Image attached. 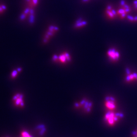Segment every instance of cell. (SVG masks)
<instances>
[{"label": "cell", "mask_w": 137, "mask_h": 137, "mask_svg": "<svg viewBox=\"0 0 137 137\" xmlns=\"http://www.w3.org/2000/svg\"><path fill=\"white\" fill-rule=\"evenodd\" d=\"M119 8L117 10V16L121 20L126 18L131 12L130 5L125 0H120L119 2Z\"/></svg>", "instance_id": "1"}, {"label": "cell", "mask_w": 137, "mask_h": 137, "mask_svg": "<svg viewBox=\"0 0 137 137\" xmlns=\"http://www.w3.org/2000/svg\"><path fill=\"white\" fill-rule=\"evenodd\" d=\"M59 31V28L58 26L56 25H49L43 35L42 43L44 44L48 43Z\"/></svg>", "instance_id": "2"}, {"label": "cell", "mask_w": 137, "mask_h": 137, "mask_svg": "<svg viewBox=\"0 0 137 137\" xmlns=\"http://www.w3.org/2000/svg\"><path fill=\"white\" fill-rule=\"evenodd\" d=\"M34 9L28 6L26 8L20 17L21 20L23 21L27 20L30 24L34 23L35 20V12Z\"/></svg>", "instance_id": "3"}, {"label": "cell", "mask_w": 137, "mask_h": 137, "mask_svg": "<svg viewBox=\"0 0 137 137\" xmlns=\"http://www.w3.org/2000/svg\"><path fill=\"white\" fill-rule=\"evenodd\" d=\"M92 105V103L86 98H83L79 102H75L74 104V106L76 109L82 108L87 113L91 111Z\"/></svg>", "instance_id": "4"}, {"label": "cell", "mask_w": 137, "mask_h": 137, "mask_svg": "<svg viewBox=\"0 0 137 137\" xmlns=\"http://www.w3.org/2000/svg\"><path fill=\"white\" fill-rule=\"evenodd\" d=\"M12 100L14 104L16 107L21 108L25 107L24 96L22 93H16L13 97Z\"/></svg>", "instance_id": "5"}, {"label": "cell", "mask_w": 137, "mask_h": 137, "mask_svg": "<svg viewBox=\"0 0 137 137\" xmlns=\"http://www.w3.org/2000/svg\"><path fill=\"white\" fill-rule=\"evenodd\" d=\"M107 55L110 60L113 62L118 61L120 57V52L114 48H110L108 50Z\"/></svg>", "instance_id": "6"}, {"label": "cell", "mask_w": 137, "mask_h": 137, "mask_svg": "<svg viewBox=\"0 0 137 137\" xmlns=\"http://www.w3.org/2000/svg\"><path fill=\"white\" fill-rule=\"evenodd\" d=\"M105 14L107 17L110 20H113L117 16V10L111 5H108L105 9Z\"/></svg>", "instance_id": "7"}, {"label": "cell", "mask_w": 137, "mask_h": 137, "mask_svg": "<svg viewBox=\"0 0 137 137\" xmlns=\"http://www.w3.org/2000/svg\"><path fill=\"white\" fill-rule=\"evenodd\" d=\"M105 106L109 109H114L116 108V100L112 96H108L105 98Z\"/></svg>", "instance_id": "8"}, {"label": "cell", "mask_w": 137, "mask_h": 137, "mask_svg": "<svg viewBox=\"0 0 137 137\" xmlns=\"http://www.w3.org/2000/svg\"><path fill=\"white\" fill-rule=\"evenodd\" d=\"M88 25V22L87 21L82 18H79L75 21L73 27L75 29H79L86 27Z\"/></svg>", "instance_id": "9"}, {"label": "cell", "mask_w": 137, "mask_h": 137, "mask_svg": "<svg viewBox=\"0 0 137 137\" xmlns=\"http://www.w3.org/2000/svg\"><path fill=\"white\" fill-rule=\"evenodd\" d=\"M125 72L126 73V76L125 79L126 82L137 81V72H133L128 68H126Z\"/></svg>", "instance_id": "10"}, {"label": "cell", "mask_w": 137, "mask_h": 137, "mask_svg": "<svg viewBox=\"0 0 137 137\" xmlns=\"http://www.w3.org/2000/svg\"><path fill=\"white\" fill-rule=\"evenodd\" d=\"M71 61V57L68 53L64 52L62 54L58 56V62L63 64H66Z\"/></svg>", "instance_id": "11"}, {"label": "cell", "mask_w": 137, "mask_h": 137, "mask_svg": "<svg viewBox=\"0 0 137 137\" xmlns=\"http://www.w3.org/2000/svg\"><path fill=\"white\" fill-rule=\"evenodd\" d=\"M126 19L128 21L131 23H136L137 22V15H132L129 14L126 17Z\"/></svg>", "instance_id": "12"}, {"label": "cell", "mask_w": 137, "mask_h": 137, "mask_svg": "<svg viewBox=\"0 0 137 137\" xmlns=\"http://www.w3.org/2000/svg\"><path fill=\"white\" fill-rule=\"evenodd\" d=\"M22 68L21 67H18L16 69H14L12 72L11 74V77L12 79H14L17 77L18 75V73L21 72Z\"/></svg>", "instance_id": "13"}, {"label": "cell", "mask_w": 137, "mask_h": 137, "mask_svg": "<svg viewBox=\"0 0 137 137\" xmlns=\"http://www.w3.org/2000/svg\"><path fill=\"white\" fill-rule=\"evenodd\" d=\"M39 0H31V4L29 7L34 8L38 4Z\"/></svg>", "instance_id": "14"}, {"label": "cell", "mask_w": 137, "mask_h": 137, "mask_svg": "<svg viewBox=\"0 0 137 137\" xmlns=\"http://www.w3.org/2000/svg\"><path fill=\"white\" fill-rule=\"evenodd\" d=\"M21 137H33L27 131H22L21 132Z\"/></svg>", "instance_id": "15"}, {"label": "cell", "mask_w": 137, "mask_h": 137, "mask_svg": "<svg viewBox=\"0 0 137 137\" xmlns=\"http://www.w3.org/2000/svg\"><path fill=\"white\" fill-rule=\"evenodd\" d=\"M132 5L134 9L137 11V0H134L133 1Z\"/></svg>", "instance_id": "16"}, {"label": "cell", "mask_w": 137, "mask_h": 137, "mask_svg": "<svg viewBox=\"0 0 137 137\" xmlns=\"http://www.w3.org/2000/svg\"><path fill=\"white\" fill-rule=\"evenodd\" d=\"M52 60L55 62H58V56L55 55L52 56Z\"/></svg>", "instance_id": "17"}, {"label": "cell", "mask_w": 137, "mask_h": 137, "mask_svg": "<svg viewBox=\"0 0 137 137\" xmlns=\"http://www.w3.org/2000/svg\"><path fill=\"white\" fill-rule=\"evenodd\" d=\"M108 120L109 123L110 125H113L114 123V120H113V118H109L108 119Z\"/></svg>", "instance_id": "18"}, {"label": "cell", "mask_w": 137, "mask_h": 137, "mask_svg": "<svg viewBox=\"0 0 137 137\" xmlns=\"http://www.w3.org/2000/svg\"><path fill=\"white\" fill-rule=\"evenodd\" d=\"M91 1V0H81L82 3H85V4L89 3Z\"/></svg>", "instance_id": "19"}, {"label": "cell", "mask_w": 137, "mask_h": 137, "mask_svg": "<svg viewBox=\"0 0 137 137\" xmlns=\"http://www.w3.org/2000/svg\"><path fill=\"white\" fill-rule=\"evenodd\" d=\"M113 120H114V121H117L118 120V118L116 116H115V117H114V118H113Z\"/></svg>", "instance_id": "20"}, {"label": "cell", "mask_w": 137, "mask_h": 137, "mask_svg": "<svg viewBox=\"0 0 137 137\" xmlns=\"http://www.w3.org/2000/svg\"><path fill=\"white\" fill-rule=\"evenodd\" d=\"M123 116H124V115H123V114L122 113H120V118H122L123 117Z\"/></svg>", "instance_id": "21"}, {"label": "cell", "mask_w": 137, "mask_h": 137, "mask_svg": "<svg viewBox=\"0 0 137 137\" xmlns=\"http://www.w3.org/2000/svg\"><path fill=\"white\" fill-rule=\"evenodd\" d=\"M132 134H133V135H135V134H136V133L135 131H133V132H132Z\"/></svg>", "instance_id": "22"}, {"label": "cell", "mask_w": 137, "mask_h": 137, "mask_svg": "<svg viewBox=\"0 0 137 137\" xmlns=\"http://www.w3.org/2000/svg\"><path fill=\"white\" fill-rule=\"evenodd\" d=\"M136 137H137V136H136Z\"/></svg>", "instance_id": "23"}, {"label": "cell", "mask_w": 137, "mask_h": 137, "mask_svg": "<svg viewBox=\"0 0 137 137\" xmlns=\"http://www.w3.org/2000/svg\"></svg>", "instance_id": "24"}]
</instances>
